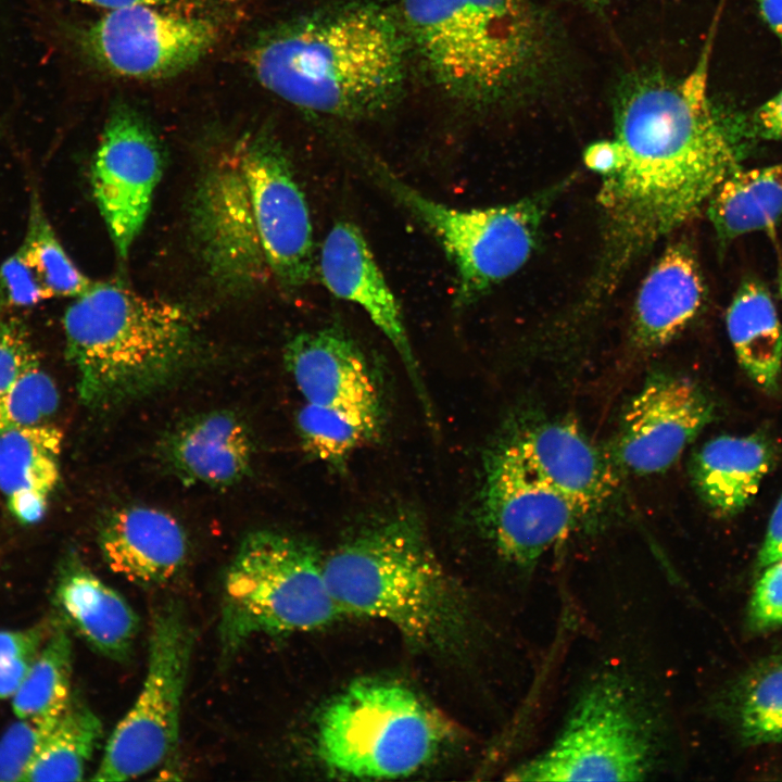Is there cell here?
I'll list each match as a JSON object with an SVG mask.
<instances>
[{
  "label": "cell",
  "instance_id": "cell-25",
  "mask_svg": "<svg viewBox=\"0 0 782 782\" xmlns=\"http://www.w3.org/2000/svg\"><path fill=\"white\" fill-rule=\"evenodd\" d=\"M726 326L747 376L762 390L775 391L782 369V325L764 282L756 278L741 282L727 310Z\"/></svg>",
  "mask_w": 782,
  "mask_h": 782
},
{
  "label": "cell",
  "instance_id": "cell-37",
  "mask_svg": "<svg viewBox=\"0 0 782 782\" xmlns=\"http://www.w3.org/2000/svg\"><path fill=\"white\" fill-rule=\"evenodd\" d=\"M748 621L758 631L782 626V559L760 570L749 602Z\"/></svg>",
  "mask_w": 782,
  "mask_h": 782
},
{
  "label": "cell",
  "instance_id": "cell-23",
  "mask_svg": "<svg viewBox=\"0 0 782 782\" xmlns=\"http://www.w3.org/2000/svg\"><path fill=\"white\" fill-rule=\"evenodd\" d=\"M55 597L63 616L84 640L117 661L129 659L139 618L128 602L77 558L59 577Z\"/></svg>",
  "mask_w": 782,
  "mask_h": 782
},
{
  "label": "cell",
  "instance_id": "cell-38",
  "mask_svg": "<svg viewBox=\"0 0 782 782\" xmlns=\"http://www.w3.org/2000/svg\"><path fill=\"white\" fill-rule=\"evenodd\" d=\"M745 140L761 139L782 142V89L756 108L746 119L739 121Z\"/></svg>",
  "mask_w": 782,
  "mask_h": 782
},
{
  "label": "cell",
  "instance_id": "cell-26",
  "mask_svg": "<svg viewBox=\"0 0 782 782\" xmlns=\"http://www.w3.org/2000/svg\"><path fill=\"white\" fill-rule=\"evenodd\" d=\"M720 243L773 227L782 217V162L731 173L707 202Z\"/></svg>",
  "mask_w": 782,
  "mask_h": 782
},
{
  "label": "cell",
  "instance_id": "cell-17",
  "mask_svg": "<svg viewBox=\"0 0 782 782\" xmlns=\"http://www.w3.org/2000/svg\"><path fill=\"white\" fill-rule=\"evenodd\" d=\"M502 439L532 475L568 497L586 518L610 500L616 488L611 466L573 424H524Z\"/></svg>",
  "mask_w": 782,
  "mask_h": 782
},
{
  "label": "cell",
  "instance_id": "cell-32",
  "mask_svg": "<svg viewBox=\"0 0 782 782\" xmlns=\"http://www.w3.org/2000/svg\"><path fill=\"white\" fill-rule=\"evenodd\" d=\"M59 404L60 394L53 379L38 364L0 395V431L46 424Z\"/></svg>",
  "mask_w": 782,
  "mask_h": 782
},
{
  "label": "cell",
  "instance_id": "cell-41",
  "mask_svg": "<svg viewBox=\"0 0 782 782\" xmlns=\"http://www.w3.org/2000/svg\"><path fill=\"white\" fill-rule=\"evenodd\" d=\"M759 13L782 46V0H756Z\"/></svg>",
  "mask_w": 782,
  "mask_h": 782
},
{
  "label": "cell",
  "instance_id": "cell-29",
  "mask_svg": "<svg viewBox=\"0 0 782 782\" xmlns=\"http://www.w3.org/2000/svg\"><path fill=\"white\" fill-rule=\"evenodd\" d=\"M71 674L72 642L67 630L56 626L12 696L16 717L56 720L72 701Z\"/></svg>",
  "mask_w": 782,
  "mask_h": 782
},
{
  "label": "cell",
  "instance_id": "cell-19",
  "mask_svg": "<svg viewBox=\"0 0 782 782\" xmlns=\"http://www.w3.org/2000/svg\"><path fill=\"white\" fill-rule=\"evenodd\" d=\"M104 562L116 575L143 588L164 585L184 568L187 535L169 514L128 505L106 513L98 530Z\"/></svg>",
  "mask_w": 782,
  "mask_h": 782
},
{
  "label": "cell",
  "instance_id": "cell-4",
  "mask_svg": "<svg viewBox=\"0 0 782 782\" xmlns=\"http://www.w3.org/2000/svg\"><path fill=\"white\" fill-rule=\"evenodd\" d=\"M401 20L434 84L470 110L531 100L560 65L558 30L538 0H403Z\"/></svg>",
  "mask_w": 782,
  "mask_h": 782
},
{
  "label": "cell",
  "instance_id": "cell-2",
  "mask_svg": "<svg viewBox=\"0 0 782 782\" xmlns=\"http://www.w3.org/2000/svg\"><path fill=\"white\" fill-rule=\"evenodd\" d=\"M291 165L265 130L228 140L209 161L193 198L192 231L210 276L226 290L273 280L295 292L312 279L313 226Z\"/></svg>",
  "mask_w": 782,
  "mask_h": 782
},
{
  "label": "cell",
  "instance_id": "cell-40",
  "mask_svg": "<svg viewBox=\"0 0 782 782\" xmlns=\"http://www.w3.org/2000/svg\"><path fill=\"white\" fill-rule=\"evenodd\" d=\"M782 559V495L779 499L768 522L764 542L757 556V569Z\"/></svg>",
  "mask_w": 782,
  "mask_h": 782
},
{
  "label": "cell",
  "instance_id": "cell-35",
  "mask_svg": "<svg viewBox=\"0 0 782 782\" xmlns=\"http://www.w3.org/2000/svg\"><path fill=\"white\" fill-rule=\"evenodd\" d=\"M51 298L21 249L0 267V308L34 306Z\"/></svg>",
  "mask_w": 782,
  "mask_h": 782
},
{
  "label": "cell",
  "instance_id": "cell-13",
  "mask_svg": "<svg viewBox=\"0 0 782 782\" xmlns=\"http://www.w3.org/2000/svg\"><path fill=\"white\" fill-rule=\"evenodd\" d=\"M166 7L111 10L85 28L80 46L104 72L131 79H162L192 67L216 45L217 23Z\"/></svg>",
  "mask_w": 782,
  "mask_h": 782
},
{
  "label": "cell",
  "instance_id": "cell-16",
  "mask_svg": "<svg viewBox=\"0 0 782 782\" xmlns=\"http://www.w3.org/2000/svg\"><path fill=\"white\" fill-rule=\"evenodd\" d=\"M318 270L324 286L337 298L360 305L399 354L429 418L431 405L395 295L383 277L361 229L338 220L320 248Z\"/></svg>",
  "mask_w": 782,
  "mask_h": 782
},
{
  "label": "cell",
  "instance_id": "cell-30",
  "mask_svg": "<svg viewBox=\"0 0 782 782\" xmlns=\"http://www.w3.org/2000/svg\"><path fill=\"white\" fill-rule=\"evenodd\" d=\"M381 417L305 403L297 414V429L307 453L333 467H341L378 432Z\"/></svg>",
  "mask_w": 782,
  "mask_h": 782
},
{
  "label": "cell",
  "instance_id": "cell-28",
  "mask_svg": "<svg viewBox=\"0 0 782 782\" xmlns=\"http://www.w3.org/2000/svg\"><path fill=\"white\" fill-rule=\"evenodd\" d=\"M102 737L98 716L73 698L45 739L24 781H77Z\"/></svg>",
  "mask_w": 782,
  "mask_h": 782
},
{
  "label": "cell",
  "instance_id": "cell-9",
  "mask_svg": "<svg viewBox=\"0 0 782 782\" xmlns=\"http://www.w3.org/2000/svg\"><path fill=\"white\" fill-rule=\"evenodd\" d=\"M319 552L303 539L257 530L241 542L227 569L219 621L225 657L255 635L287 636L341 617Z\"/></svg>",
  "mask_w": 782,
  "mask_h": 782
},
{
  "label": "cell",
  "instance_id": "cell-5",
  "mask_svg": "<svg viewBox=\"0 0 782 782\" xmlns=\"http://www.w3.org/2000/svg\"><path fill=\"white\" fill-rule=\"evenodd\" d=\"M324 566L341 616L382 620L417 649L453 655L467 647L469 603L415 513L391 514L358 530Z\"/></svg>",
  "mask_w": 782,
  "mask_h": 782
},
{
  "label": "cell",
  "instance_id": "cell-11",
  "mask_svg": "<svg viewBox=\"0 0 782 782\" xmlns=\"http://www.w3.org/2000/svg\"><path fill=\"white\" fill-rule=\"evenodd\" d=\"M192 644V630L180 603L169 601L156 608L143 684L110 735L92 780L135 779L174 754Z\"/></svg>",
  "mask_w": 782,
  "mask_h": 782
},
{
  "label": "cell",
  "instance_id": "cell-24",
  "mask_svg": "<svg viewBox=\"0 0 782 782\" xmlns=\"http://www.w3.org/2000/svg\"><path fill=\"white\" fill-rule=\"evenodd\" d=\"M61 431L47 424L0 431V492L24 525L38 522L60 478Z\"/></svg>",
  "mask_w": 782,
  "mask_h": 782
},
{
  "label": "cell",
  "instance_id": "cell-6",
  "mask_svg": "<svg viewBox=\"0 0 782 782\" xmlns=\"http://www.w3.org/2000/svg\"><path fill=\"white\" fill-rule=\"evenodd\" d=\"M65 353L80 401L93 408L148 395L178 378L195 351L179 305L116 282H93L63 316Z\"/></svg>",
  "mask_w": 782,
  "mask_h": 782
},
{
  "label": "cell",
  "instance_id": "cell-34",
  "mask_svg": "<svg viewBox=\"0 0 782 782\" xmlns=\"http://www.w3.org/2000/svg\"><path fill=\"white\" fill-rule=\"evenodd\" d=\"M0 739V781H24L56 720L24 719Z\"/></svg>",
  "mask_w": 782,
  "mask_h": 782
},
{
  "label": "cell",
  "instance_id": "cell-8",
  "mask_svg": "<svg viewBox=\"0 0 782 782\" xmlns=\"http://www.w3.org/2000/svg\"><path fill=\"white\" fill-rule=\"evenodd\" d=\"M451 737V722L416 691L395 680L366 678L325 706L315 752L337 777L392 780L432 762Z\"/></svg>",
  "mask_w": 782,
  "mask_h": 782
},
{
  "label": "cell",
  "instance_id": "cell-10",
  "mask_svg": "<svg viewBox=\"0 0 782 782\" xmlns=\"http://www.w3.org/2000/svg\"><path fill=\"white\" fill-rule=\"evenodd\" d=\"M355 156L358 166L441 244L455 270L454 304L459 308L525 265L547 210L566 184L509 204L461 210L424 195L380 160L364 152Z\"/></svg>",
  "mask_w": 782,
  "mask_h": 782
},
{
  "label": "cell",
  "instance_id": "cell-42",
  "mask_svg": "<svg viewBox=\"0 0 782 782\" xmlns=\"http://www.w3.org/2000/svg\"><path fill=\"white\" fill-rule=\"evenodd\" d=\"M73 1L98 7V8L109 9V10H117V9L131 7V5H138V4L172 8V7L181 4L187 0H73Z\"/></svg>",
  "mask_w": 782,
  "mask_h": 782
},
{
  "label": "cell",
  "instance_id": "cell-1",
  "mask_svg": "<svg viewBox=\"0 0 782 782\" xmlns=\"http://www.w3.org/2000/svg\"><path fill=\"white\" fill-rule=\"evenodd\" d=\"M613 123L622 163L602 177L603 244L582 302L589 310L658 241L695 217L744 154L735 117L708 94L706 54L681 79L654 70L627 75L614 93Z\"/></svg>",
  "mask_w": 782,
  "mask_h": 782
},
{
  "label": "cell",
  "instance_id": "cell-12",
  "mask_svg": "<svg viewBox=\"0 0 782 782\" xmlns=\"http://www.w3.org/2000/svg\"><path fill=\"white\" fill-rule=\"evenodd\" d=\"M478 518L499 556L530 570L586 517L568 497L532 475L501 439L483 461Z\"/></svg>",
  "mask_w": 782,
  "mask_h": 782
},
{
  "label": "cell",
  "instance_id": "cell-33",
  "mask_svg": "<svg viewBox=\"0 0 782 782\" xmlns=\"http://www.w3.org/2000/svg\"><path fill=\"white\" fill-rule=\"evenodd\" d=\"M49 633L43 625L0 631V698L12 697L18 690Z\"/></svg>",
  "mask_w": 782,
  "mask_h": 782
},
{
  "label": "cell",
  "instance_id": "cell-43",
  "mask_svg": "<svg viewBox=\"0 0 782 782\" xmlns=\"http://www.w3.org/2000/svg\"><path fill=\"white\" fill-rule=\"evenodd\" d=\"M590 11H601L608 7L614 0H569Z\"/></svg>",
  "mask_w": 782,
  "mask_h": 782
},
{
  "label": "cell",
  "instance_id": "cell-20",
  "mask_svg": "<svg viewBox=\"0 0 782 782\" xmlns=\"http://www.w3.org/2000/svg\"><path fill=\"white\" fill-rule=\"evenodd\" d=\"M168 469L184 484L226 488L251 470L254 452L245 422L229 411H213L184 420L162 443Z\"/></svg>",
  "mask_w": 782,
  "mask_h": 782
},
{
  "label": "cell",
  "instance_id": "cell-31",
  "mask_svg": "<svg viewBox=\"0 0 782 782\" xmlns=\"http://www.w3.org/2000/svg\"><path fill=\"white\" fill-rule=\"evenodd\" d=\"M20 249L51 298H76L93 283L67 255L36 194L30 201L27 231Z\"/></svg>",
  "mask_w": 782,
  "mask_h": 782
},
{
  "label": "cell",
  "instance_id": "cell-15",
  "mask_svg": "<svg viewBox=\"0 0 782 782\" xmlns=\"http://www.w3.org/2000/svg\"><path fill=\"white\" fill-rule=\"evenodd\" d=\"M714 415V402L698 383L685 376L653 374L622 417L618 462L632 474L661 472L680 458Z\"/></svg>",
  "mask_w": 782,
  "mask_h": 782
},
{
  "label": "cell",
  "instance_id": "cell-27",
  "mask_svg": "<svg viewBox=\"0 0 782 782\" xmlns=\"http://www.w3.org/2000/svg\"><path fill=\"white\" fill-rule=\"evenodd\" d=\"M726 710L749 745L782 741V654L759 661L730 691Z\"/></svg>",
  "mask_w": 782,
  "mask_h": 782
},
{
  "label": "cell",
  "instance_id": "cell-3",
  "mask_svg": "<svg viewBox=\"0 0 782 782\" xmlns=\"http://www.w3.org/2000/svg\"><path fill=\"white\" fill-rule=\"evenodd\" d=\"M411 46L386 5L346 1L262 31L245 61L254 77L286 102L316 114L363 119L400 98Z\"/></svg>",
  "mask_w": 782,
  "mask_h": 782
},
{
  "label": "cell",
  "instance_id": "cell-22",
  "mask_svg": "<svg viewBox=\"0 0 782 782\" xmlns=\"http://www.w3.org/2000/svg\"><path fill=\"white\" fill-rule=\"evenodd\" d=\"M773 441L762 433L719 436L692 457L690 472L705 505L719 517L743 512L777 459Z\"/></svg>",
  "mask_w": 782,
  "mask_h": 782
},
{
  "label": "cell",
  "instance_id": "cell-39",
  "mask_svg": "<svg viewBox=\"0 0 782 782\" xmlns=\"http://www.w3.org/2000/svg\"><path fill=\"white\" fill-rule=\"evenodd\" d=\"M583 162L588 168L605 177L620 168L621 150L614 139L600 140L584 150Z\"/></svg>",
  "mask_w": 782,
  "mask_h": 782
},
{
  "label": "cell",
  "instance_id": "cell-18",
  "mask_svg": "<svg viewBox=\"0 0 782 782\" xmlns=\"http://www.w3.org/2000/svg\"><path fill=\"white\" fill-rule=\"evenodd\" d=\"M283 358L305 403L382 415L380 392L365 354L341 327L295 335Z\"/></svg>",
  "mask_w": 782,
  "mask_h": 782
},
{
  "label": "cell",
  "instance_id": "cell-36",
  "mask_svg": "<svg viewBox=\"0 0 782 782\" xmlns=\"http://www.w3.org/2000/svg\"><path fill=\"white\" fill-rule=\"evenodd\" d=\"M25 326L17 318L0 323V395L28 369L38 365Z\"/></svg>",
  "mask_w": 782,
  "mask_h": 782
},
{
  "label": "cell",
  "instance_id": "cell-14",
  "mask_svg": "<svg viewBox=\"0 0 782 782\" xmlns=\"http://www.w3.org/2000/svg\"><path fill=\"white\" fill-rule=\"evenodd\" d=\"M162 171L161 144L149 123L131 105L114 103L93 159L91 187L121 257L146 223Z\"/></svg>",
  "mask_w": 782,
  "mask_h": 782
},
{
  "label": "cell",
  "instance_id": "cell-21",
  "mask_svg": "<svg viewBox=\"0 0 782 782\" xmlns=\"http://www.w3.org/2000/svg\"><path fill=\"white\" fill-rule=\"evenodd\" d=\"M705 286L701 268L685 243L669 245L644 278L636 294L632 339L645 350L667 344L701 311Z\"/></svg>",
  "mask_w": 782,
  "mask_h": 782
},
{
  "label": "cell",
  "instance_id": "cell-7",
  "mask_svg": "<svg viewBox=\"0 0 782 782\" xmlns=\"http://www.w3.org/2000/svg\"><path fill=\"white\" fill-rule=\"evenodd\" d=\"M666 720L629 672L605 669L581 688L554 740L515 767L512 781H641L659 771Z\"/></svg>",
  "mask_w": 782,
  "mask_h": 782
}]
</instances>
